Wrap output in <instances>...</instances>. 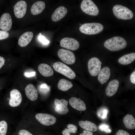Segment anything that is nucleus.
Segmentation results:
<instances>
[{
  "mask_svg": "<svg viewBox=\"0 0 135 135\" xmlns=\"http://www.w3.org/2000/svg\"><path fill=\"white\" fill-rule=\"evenodd\" d=\"M104 45L106 48L110 50L116 51L124 48L126 46L127 42L123 38L116 36L106 40Z\"/></svg>",
  "mask_w": 135,
  "mask_h": 135,
  "instance_id": "nucleus-1",
  "label": "nucleus"
},
{
  "mask_svg": "<svg viewBox=\"0 0 135 135\" xmlns=\"http://www.w3.org/2000/svg\"><path fill=\"white\" fill-rule=\"evenodd\" d=\"M103 29V26L101 24L94 22L84 24L80 27L79 30L82 33L93 35L100 32Z\"/></svg>",
  "mask_w": 135,
  "mask_h": 135,
  "instance_id": "nucleus-2",
  "label": "nucleus"
},
{
  "mask_svg": "<svg viewBox=\"0 0 135 135\" xmlns=\"http://www.w3.org/2000/svg\"><path fill=\"white\" fill-rule=\"evenodd\" d=\"M112 11L114 16L118 19L130 20L134 16L131 10L127 7L120 5L114 6Z\"/></svg>",
  "mask_w": 135,
  "mask_h": 135,
  "instance_id": "nucleus-3",
  "label": "nucleus"
},
{
  "mask_svg": "<svg viewBox=\"0 0 135 135\" xmlns=\"http://www.w3.org/2000/svg\"><path fill=\"white\" fill-rule=\"evenodd\" d=\"M53 68L56 71L70 79H73L76 77L74 72L67 65L61 62H58L54 63Z\"/></svg>",
  "mask_w": 135,
  "mask_h": 135,
  "instance_id": "nucleus-4",
  "label": "nucleus"
},
{
  "mask_svg": "<svg viewBox=\"0 0 135 135\" xmlns=\"http://www.w3.org/2000/svg\"><path fill=\"white\" fill-rule=\"evenodd\" d=\"M80 7L84 12L89 15L95 16L99 14V10L97 6L92 0H83Z\"/></svg>",
  "mask_w": 135,
  "mask_h": 135,
  "instance_id": "nucleus-5",
  "label": "nucleus"
},
{
  "mask_svg": "<svg viewBox=\"0 0 135 135\" xmlns=\"http://www.w3.org/2000/svg\"><path fill=\"white\" fill-rule=\"evenodd\" d=\"M102 62L100 60L96 57L90 58L88 62V68L90 74L93 76H97L100 72Z\"/></svg>",
  "mask_w": 135,
  "mask_h": 135,
  "instance_id": "nucleus-6",
  "label": "nucleus"
},
{
  "mask_svg": "<svg viewBox=\"0 0 135 135\" xmlns=\"http://www.w3.org/2000/svg\"><path fill=\"white\" fill-rule=\"evenodd\" d=\"M58 54L60 58L66 64H72L75 62V56L71 51L64 49H60L58 50Z\"/></svg>",
  "mask_w": 135,
  "mask_h": 135,
  "instance_id": "nucleus-7",
  "label": "nucleus"
},
{
  "mask_svg": "<svg viewBox=\"0 0 135 135\" xmlns=\"http://www.w3.org/2000/svg\"><path fill=\"white\" fill-rule=\"evenodd\" d=\"M35 117L41 124L46 126L54 124L56 121V118L54 116L47 114L38 113Z\"/></svg>",
  "mask_w": 135,
  "mask_h": 135,
  "instance_id": "nucleus-8",
  "label": "nucleus"
},
{
  "mask_svg": "<svg viewBox=\"0 0 135 135\" xmlns=\"http://www.w3.org/2000/svg\"><path fill=\"white\" fill-rule=\"evenodd\" d=\"M60 45L62 47L74 50H77L79 48L80 44L79 42L74 38L66 37L61 40Z\"/></svg>",
  "mask_w": 135,
  "mask_h": 135,
  "instance_id": "nucleus-9",
  "label": "nucleus"
},
{
  "mask_svg": "<svg viewBox=\"0 0 135 135\" xmlns=\"http://www.w3.org/2000/svg\"><path fill=\"white\" fill-rule=\"evenodd\" d=\"M12 24L10 14L8 13L3 14L0 19V28L2 30L7 32L11 29Z\"/></svg>",
  "mask_w": 135,
  "mask_h": 135,
  "instance_id": "nucleus-10",
  "label": "nucleus"
},
{
  "mask_svg": "<svg viewBox=\"0 0 135 135\" xmlns=\"http://www.w3.org/2000/svg\"><path fill=\"white\" fill-rule=\"evenodd\" d=\"M27 4L24 1L20 0L17 2L14 7V12L16 17L22 18L25 15L27 10Z\"/></svg>",
  "mask_w": 135,
  "mask_h": 135,
  "instance_id": "nucleus-11",
  "label": "nucleus"
},
{
  "mask_svg": "<svg viewBox=\"0 0 135 135\" xmlns=\"http://www.w3.org/2000/svg\"><path fill=\"white\" fill-rule=\"evenodd\" d=\"M10 98L9 101V105L11 107L18 106L21 102L22 98L20 92L17 90H12L10 94Z\"/></svg>",
  "mask_w": 135,
  "mask_h": 135,
  "instance_id": "nucleus-12",
  "label": "nucleus"
},
{
  "mask_svg": "<svg viewBox=\"0 0 135 135\" xmlns=\"http://www.w3.org/2000/svg\"><path fill=\"white\" fill-rule=\"evenodd\" d=\"M54 103L56 106L55 110L58 113L62 114H66L68 112L67 107L68 102L65 100L55 99Z\"/></svg>",
  "mask_w": 135,
  "mask_h": 135,
  "instance_id": "nucleus-13",
  "label": "nucleus"
},
{
  "mask_svg": "<svg viewBox=\"0 0 135 135\" xmlns=\"http://www.w3.org/2000/svg\"><path fill=\"white\" fill-rule=\"evenodd\" d=\"M69 103L72 108L78 111H84L86 109L85 104L83 101L80 100V98H71L69 100Z\"/></svg>",
  "mask_w": 135,
  "mask_h": 135,
  "instance_id": "nucleus-14",
  "label": "nucleus"
},
{
  "mask_svg": "<svg viewBox=\"0 0 135 135\" xmlns=\"http://www.w3.org/2000/svg\"><path fill=\"white\" fill-rule=\"evenodd\" d=\"M119 84V82L116 79L113 80L110 82L106 89V95L108 96L114 95L118 90Z\"/></svg>",
  "mask_w": 135,
  "mask_h": 135,
  "instance_id": "nucleus-15",
  "label": "nucleus"
},
{
  "mask_svg": "<svg viewBox=\"0 0 135 135\" xmlns=\"http://www.w3.org/2000/svg\"><path fill=\"white\" fill-rule=\"evenodd\" d=\"M25 92L28 98L32 101H34L37 99L38 94L37 90L32 84H30L26 87Z\"/></svg>",
  "mask_w": 135,
  "mask_h": 135,
  "instance_id": "nucleus-16",
  "label": "nucleus"
},
{
  "mask_svg": "<svg viewBox=\"0 0 135 135\" xmlns=\"http://www.w3.org/2000/svg\"><path fill=\"white\" fill-rule=\"evenodd\" d=\"M67 12V10L65 7L61 6L58 7L52 14V20L55 22L59 21L66 16Z\"/></svg>",
  "mask_w": 135,
  "mask_h": 135,
  "instance_id": "nucleus-17",
  "label": "nucleus"
},
{
  "mask_svg": "<svg viewBox=\"0 0 135 135\" xmlns=\"http://www.w3.org/2000/svg\"><path fill=\"white\" fill-rule=\"evenodd\" d=\"M33 37V33L30 32L24 33L20 37L18 44L21 47L27 46L31 41Z\"/></svg>",
  "mask_w": 135,
  "mask_h": 135,
  "instance_id": "nucleus-18",
  "label": "nucleus"
},
{
  "mask_svg": "<svg viewBox=\"0 0 135 135\" xmlns=\"http://www.w3.org/2000/svg\"><path fill=\"white\" fill-rule=\"evenodd\" d=\"M110 75V68L105 67L102 68L98 74V79L102 84L106 83L109 78Z\"/></svg>",
  "mask_w": 135,
  "mask_h": 135,
  "instance_id": "nucleus-19",
  "label": "nucleus"
},
{
  "mask_svg": "<svg viewBox=\"0 0 135 135\" xmlns=\"http://www.w3.org/2000/svg\"><path fill=\"white\" fill-rule=\"evenodd\" d=\"M38 70L39 72L43 76L49 77L54 74L53 70L49 65L44 63L41 64L38 66Z\"/></svg>",
  "mask_w": 135,
  "mask_h": 135,
  "instance_id": "nucleus-20",
  "label": "nucleus"
},
{
  "mask_svg": "<svg viewBox=\"0 0 135 135\" xmlns=\"http://www.w3.org/2000/svg\"><path fill=\"white\" fill-rule=\"evenodd\" d=\"M45 3L42 1H37L34 3L31 6L30 12L34 15L42 13L45 7Z\"/></svg>",
  "mask_w": 135,
  "mask_h": 135,
  "instance_id": "nucleus-21",
  "label": "nucleus"
},
{
  "mask_svg": "<svg viewBox=\"0 0 135 135\" xmlns=\"http://www.w3.org/2000/svg\"><path fill=\"white\" fill-rule=\"evenodd\" d=\"M79 124L81 127L85 130L95 132L98 130V127L95 124L87 120L80 121Z\"/></svg>",
  "mask_w": 135,
  "mask_h": 135,
  "instance_id": "nucleus-22",
  "label": "nucleus"
},
{
  "mask_svg": "<svg viewBox=\"0 0 135 135\" xmlns=\"http://www.w3.org/2000/svg\"><path fill=\"white\" fill-rule=\"evenodd\" d=\"M123 122L127 128L130 130L135 128V119L132 115L126 114L124 117Z\"/></svg>",
  "mask_w": 135,
  "mask_h": 135,
  "instance_id": "nucleus-23",
  "label": "nucleus"
},
{
  "mask_svg": "<svg viewBox=\"0 0 135 135\" xmlns=\"http://www.w3.org/2000/svg\"><path fill=\"white\" fill-rule=\"evenodd\" d=\"M135 60V53L125 54L118 60V62L123 65H127L130 64L133 62Z\"/></svg>",
  "mask_w": 135,
  "mask_h": 135,
  "instance_id": "nucleus-24",
  "label": "nucleus"
},
{
  "mask_svg": "<svg viewBox=\"0 0 135 135\" xmlns=\"http://www.w3.org/2000/svg\"><path fill=\"white\" fill-rule=\"evenodd\" d=\"M72 86L73 84L71 82L64 78L60 79L58 84V88L64 91L68 90Z\"/></svg>",
  "mask_w": 135,
  "mask_h": 135,
  "instance_id": "nucleus-25",
  "label": "nucleus"
},
{
  "mask_svg": "<svg viewBox=\"0 0 135 135\" xmlns=\"http://www.w3.org/2000/svg\"><path fill=\"white\" fill-rule=\"evenodd\" d=\"M68 128H65L62 131L63 135H70L71 133H75L77 130V127L75 125L69 124L67 126Z\"/></svg>",
  "mask_w": 135,
  "mask_h": 135,
  "instance_id": "nucleus-26",
  "label": "nucleus"
},
{
  "mask_svg": "<svg viewBox=\"0 0 135 135\" xmlns=\"http://www.w3.org/2000/svg\"><path fill=\"white\" fill-rule=\"evenodd\" d=\"M8 124L6 121L0 122V135H6L7 131Z\"/></svg>",
  "mask_w": 135,
  "mask_h": 135,
  "instance_id": "nucleus-27",
  "label": "nucleus"
},
{
  "mask_svg": "<svg viewBox=\"0 0 135 135\" xmlns=\"http://www.w3.org/2000/svg\"><path fill=\"white\" fill-rule=\"evenodd\" d=\"M99 130L102 132H104L106 133H110L112 131L109 126L104 124H101L98 127Z\"/></svg>",
  "mask_w": 135,
  "mask_h": 135,
  "instance_id": "nucleus-28",
  "label": "nucleus"
},
{
  "mask_svg": "<svg viewBox=\"0 0 135 135\" xmlns=\"http://www.w3.org/2000/svg\"><path fill=\"white\" fill-rule=\"evenodd\" d=\"M9 36V34L7 32L0 30V40L6 39Z\"/></svg>",
  "mask_w": 135,
  "mask_h": 135,
  "instance_id": "nucleus-29",
  "label": "nucleus"
},
{
  "mask_svg": "<svg viewBox=\"0 0 135 135\" xmlns=\"http://www.w3.org/2000/svg\"><path fill=\"white\" fill-rule=\"evenodd\" d=\"M39 40L42 43L44 44H47L50 42L44 36L40 34L38 37Z\"/></svg>",
  "mask_w": 135,
  "mask_h": 135,
  "instance_id": "nucleus-30",
  "label": "nucleus"
},
{
  "mask_svg": "<svg viewBox=\"0 0 135 135\" xmlns=\"http://www.w3.org/2000/svg\"><path fill=\"white\" fill-rule=\"evenodd\" d=\"M18 134L19 135H33L29 131L25 130H20Z\"/></svg>",
  "mask_w": 135,
  "mask_h": 135,
  "instance_id": "nucleus-31",
  "label": "nucleus"
},
{
  "mask_svg": "<svg viewBox=\"0 0 135 135\" xmlns=\"http://www.w3.org/2000/svg\"><path fill=\"white\" fill-rule=\"evenodd\" d=\"M116 135H130L127 132L122 130H118L116 132Z\"/></svg>",
  "mask_w": 135,
  "mask_h": 135,
  "instance_id": "nucleus-32",
  "label": "nucleus"
},
{
  "mask_svg": "<svg viewBox=\"0 0 135 135\" xmlns=\"http://www.w3.org/2000/svg\"><path fill=\"white\" fill-rule=\"evenodd\" d=\"M36 74V72H26L24 73V75L25 76L27 77H30L35 76Z\"/></svg>",
  "mask_w": 135,
  "mask_h": 135,
  "instance_id": "nucleus-33",
  "label": "nucleus"
},
{
  "mask_svg": "<svg viewBox=\"0 0 135 135\" xmlns=\"http://www.w3.org/2000/svg\"><path fill=\"white\" fill-rule=\"evenodd\" d=\"M130 80L131 82L133 84H135V72L134 71L131 74Z\"/></svg>",
  "mask_w": 135,
  "mask_h": 135,
  "instance_id": "nucleus-34",
  "label": "nucleus"
},
{
  "mask_svg": "<svg viewBox=\"0 0 135 135\" xmlns=\"http://www.w3.org/2000/svg\"><path fill=\"white\" fill-rule=\"evenodd\" d=\"M83 133L80 134L79 135H92L93 133L90 131L84 130L83 131Z\"/></svg>",
  "mask_w": 135,
  "mask_h": 135,
  "instance_id": "nucleus-35",
  "label": "nucleus"
},
{
  "mask_svg": "<svg viewBox=\"0 0 135 135\" xmlns=\"http://www.w3.org/2000/svg\"><path fill=\"white\" fill-rule=\"evenodd\" d=\"M4 62L5 60L4 58L2 56H0V69L3 66Z\"/></svg>",
  "mask_w": 135,
  "mask_h": 135,
  "instance_id": "nucleus-36",
  "label": "nucleus"
},
{
  "mask_svg": "<svg viewBox=\"0 0 135 135\" xmlns=\"http://www.w3.org/2000/svg\"><path fill=\"white\" fill-rule=\"evenodd\" d=\"M108 112V111L107 110L105 109L104 110L103 114L102 117V118L104 119L106 118Z\"/></svg>",
  "mask_w": 135,
  "mask_h": 135,
  "instance_id": "nucleus-37",
  "label": "nucleus"
},
{
  "mask_svg": "<svg viewBox=\"0 0 135 135\" xmlns=\"http://www.w3.org/2000/svg\"></svg>",
  "mask_w": 135,
  "mask_h": 135,
  "instance_id": "nucleus-38",
  "label": "nucleus"
}]
</instances>
